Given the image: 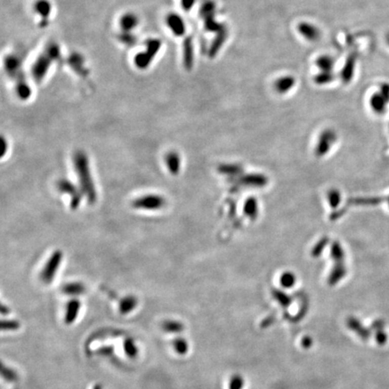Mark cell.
<instances>
[{"mask_svg":"<svg viewBox=\"0 0 389 389\" xmlns=\"http://www.w3.org/2000/svg\"><path fill=\"white\" fill-rule=\"evenodd\" d=\"M164 162L170 174L176 176L179 173L181 170V158L177 151H169L164 157Z\"/></svg>","mask_w":389,"mask_h":389,"instance_id":"10","label":"cell"},{"mask_svg":"<svg viewBox=\"0 0 389 389\" xmlns=\"http://www.w3.org/2000/svg\"><path fill=\"white\" fill-rule=\"evenodd\" d=\"M166 24L176 36H183L186 32V25L181 16L176 13H170L166 17Z\"/></svg>","mask_w":389,"mask_h":389,"instance_id":"7","label":"cell"},{"mask_svg":"<svg viewBox=\"0 0 389 389\" xmlns=\"http://www.w3.org/2000/svg\"><path fill=\"white\" fill-rule=\"evenodd\" d=\"M303 343H304V345H306V343H307L308 346H309V345L311 344V340L309 338H306V339H304Z\"/></svg>","mask_w":389,"mask_h":389,"instance_id":"37","label":"cell"},{"mask_svg":"<svg viewBox=\"0 0 389 389\" xmlns=\"http://www.w3.org/2000/svg\"><path fill=\"white\" fill-rule=\"evenodd\" d=\"M387 101L380 93L373 95L370 98V105L372 109L377 113H384L385 111V105Z\"/></svg>","mask_w":389,"mask_h":389,"instance_id":"19","label":"cell"},{"mask_svg":"<svg viewBox=\"0 0 389 389\" xmlns=\"http://www.w3.org/2000/svg\"><path fill=\"white\" fill-rule=\"evenodd\" d=\"M63 259V253L60 250L53 251V254L50 256L45 267L40 273V279L45 284H50L53 282L56 273L61 266V261Z\"/></svg>","mask_w":389,"mask_h":389,"instance_id":"5","label":"cell"},{"mask_svg":"<svg viewBox=\"0 0 389 389\" xmlns=\"http://www.w3.org/2000/svg\"><path fill=\"white\" fill-rule=\"evenodd\" d=\"M33 8L35 13L42 17V24L45 26V24L48 23L46 21L48 19L50 14L52 13V4L48 0H37L33 5Z\"/></svg>","mask_w":389,"mask_h":389,"instance_id":"16","label":"cell"},{"mask_svg":"<svg viewBox=\"0 0 389 389\" xmlns=\"http://www.w3.org/2000/svg\"><path fill=\"white\" fill-rule=\"evenodd\" d=\"M160 41L150 40L147 44L145 53L143 52L135 57V65L140 69H146L150 64V61L153 59L155 54L160 50Z\"/></svg>","mask_w":389,"mask_h":389,"instance_id":"6","label":"cell"},{"mask_svg":"<svg viewBox=\"0 0 389 389\" xmlns=\"http://www.w3.org/2000/svg\"><path fill=\"white\" fill-rule=\"evenodd\" d=\"M93 389H103V387H102L101 385H98V384H97V385L94 386Z\"/></svg>","mask_w":389,"mask_h":389,"instance_id":"38","label":"cell"},{"mask_svg":"<svg viewBox=\"0 0 389 389\" xmlns=\"http://www.w3.org/2000/svg\"><path fill=\"white\" fill-rule=\"evenodd\" d=\"M181 2V7L185 11H190L191 9L194 7L196 0H180Z\"/></svg>","mask_w":389,"mask_h":389,"instance_id":"32","label":"cell"},{"mask_svg":"<svg viewBox=\"0 0 389 389\" xmlns=\"http://www.w3.org/2000/svg\"><path fill=\"white\" fill-rule=\"evenodd\" d=\"M8 146V143H7V142H6V139H5L4 137H2V157H4L5 153H6V151H7V150H6V147Z\"/></svg>","mask_w":389,"mask_h":389,"instance_id":"35","label":"cell"},{"mask_svg":"<svg viewBox=\"0 0 389 389\" xmlns=\"http://www.w3.org/2000/svg\"><path fill=\"white\" fill-rule=\"evenodd\" d=\"M296 282V277L290 272H286L280 278V283L285 288H290Z\"/></svg>","mask_w":389,"mask_h":389,"instance_id":"27","label":"cell"},{"mask_svg":"<svg viewBox=\"0 0 389 389\" xmlns=\"http://www.w3.org/2000/svg\"><path fill=\"white\" fill-rule=\"evenodd\" d=\"M216 5L213 0H206L199 8V16L203 20L215 16Z\"/></svg>","mask_w":389,"mask_h":389,"instance_id":"18","label":"cell"},{"mask_svg":"<svg viewBox=\"0 0 389 389\" xmlns=\"http://www.w3.org/2000/svg\"><path fill=\"white\" fill-rule=\"evenodd\" d=\"M380 94L384 97L386 101H389V85L383 84L381 86Z\"/></svg>","mask_w":389,"mask_h":389,"instance_id":"33","label":"cell"},{"mask_svg":"<svg viewBox=\"0 0 389 389\" xmlns=\"http://www.w3.org/2000/svg\"><path fill=\"white\" fill-rule=\"evenodd\" d=\"M243 381L240 376H235L231 379L230 389H241L243 387Z\"/></svg>","mask_w":389,"mask_h":389,"instance_id":"29","label":"cell"},{"mask_svg":"<svg viewBox=\"0 0 389 389\" xmlns=\"http://www.w3.org/2000/svg\"><path fill=\"white\" fill-rule=\"evenodd\" d=\"M8 313H9V309L6 307L4 304H2V306H1V314H2L3 316H6V315H8Z\"/></svg>","mask_w":389,"mask_h":389,"instance_id":"36","label":"cell"},{"mask_svg":"<svg viewBox=\"0 0 389 389\" xmlns=\"http://www.w3.org/2000/svg\"><path fill=\"white\" fill-rule=\"evenodd\" d=\"M57 188L62 194H68L70 200V208L71 210H76L81 206V200L83 198V193L81 187H77L69 179L61 178L57 182Z\"/></svg>","mask_w":389,"mask_h":389,"instance_id":"4","label":"cell"},{"mask_svg":"<svg viewBox=\"0 0 389 389\" xmlns=\"http://www.w3.org/2000/svg\"><path fill=\"white\" fill-rule=\"evenodd\" d=\"M60 55V49L55 44L49 45L45 52L38 57L32 67V75L36 81H43L48 73L50 67Z\"/></svg>","mask_w":389,"mask_h":389,"instance_id":"2","label":"cell"},{"mask_svg":"<svg viewBox=\"0 0 389 389\" xmlns=\"http://www.w3.org/2000/svg\"><path fill=\"white\" fill-rule=\"evenodd\" d=\"M356 61L357 54L355 53L349 54L348 58L346 59L344 66H343V68L341 69V72H340L341 81L344 84H348L351 81H353L355 67H356Z\"/></svg>","mask_w":389,"mask_h":389,"instance_id":"8","label":"cell"},{"mask_svg":"<svg viewBox=\"0 0 389 389\" xmlns=\"http://www.w3.org/2000/svg\"><path fill=\"white\" fill-rule=\"evenodd\" d=\"M20 327V323L16 320H3L1 323L2 331H16Z\"/></svg>","mask_w":389,"mask_h":389,"instance_id":"28","label":"cell"},{"mask_svg":"<svg viewBox=\"0 0 389 389\" xmlns=\"http://www.w3.org/2000/svg\"><path fill=\"white\" fill-rule=\"evenodd\" d=\"M316 65L322 71H332L334 68L335 61L329 55H322L316 59Z\"/></svg>","mask_w":389,"mask_h":389,"instance_id":"20","label":"cell"},{"mask_svg":"<svg viewBox=\"0 0 389 389\" xmlns=\"http://www.w3.org/2000/svg\"><path fill=\"white\" fill-rule=\"evenodd\" d=\"M227 37H228V29L226 25L224 24L222 30L216 33V36L212 42V45L208 51V56L210 57L211 59L215 58L218 54L219 51L223 47L225 41L227 40Z\"/></svg>","mask_w":389,"mask_h":389,"instance_id":"11","label":"cell"},{"mask_svg":"<svg viewBox=\"0 0 389 389\" xmlns=\"http://www.w3.org/2000/svg\"><path fill=\"white\" fill-rule=\"evenodd\" d=\"M173 346H174L175 351L180 355L186 354V352L188 351V343L184 338H177L173 341Z\"/></svg>","mask_w":389,"mask_h":389,"instance_id":"26","label":"cell"},{"mask_svg":"<svg viewBox=\"0 0 389 389\" xmlns=\"http://www.w3.org/2000/svg\"><path fill=\"white\" fill-rule=\"evenodd\" d=\"M335 80V75L332 71H321L314 77V82L317 85H325Z\"/></svg>","mask_w":389,"mask_h":389,"instance_id":"23","label":"cell"},{"mask_svg":"<svg viewBox=\"0 0 389 389\" xmlns=\"http://www.w3.org/2000/svg\"><path fill=\"white\" fill-rule=\"evenodd\" d=\"M81 304V301L77 298H72L69 300L66 307V315H65L64 321L67 324H72L77 319V315L80 313Z\"/></svg>","mask_w":389,"mask_h":389,"instance_id":"14","label":"cell"},{"mask_svg":"<svg viewBox=\"0 0 389 389\" xmlns=\"http://www.w3.org/2000/svg\"><path fill=\"white\" fill-rule=\"evenodd\" d=\"M297 30L302 36L311 42L319 40L321 37L319 28H317L314 24H309V23H305V22L300 23L297 25Z\"/></svg>","mask_w":389,"mask_h":389,"instance_id":"12","label":"cell"},{"mask_svg":"<svg viewBox=\"0 0 389 389\" xmlns=\"http://www.w3.org/2000/svg\"><path fill=\"white\" fill-rule=\"evenodd\" d=\"M275 296L276 298L280 301V304H282L283 306H288V304H290V298L283 293L275 291Z\"/></svg>","mask_w":389,"mask_h":389,"instance_id":"30","label":"cell"},{"mask_svg":"<svg viewBox=\"0 0 389 389\" xmlns=\"http://www.w3.org/2000/svg\"><path fill=\"white\" fill-rule=\"evenodd\" d=\"M183 64L185 69L190 70L194 64V46L190 36H187L183 42Z\"/></svg>","mask_w":389,"mask_h":389,"instance_id":"9","label":"cell"},{"mask_svg":"<svg viewBox=\"0 0 389 389\" xmlns=\"http://www.w3.org/2000/svg\"><path fill=\"white\" fill-rule=\"evenodd\" d=\"M137 304L138 300L135 296H126V297H124V298L120 301V304H119V312L121 313L122 315L129 314L130 312H132V311L134 310V308L137 306Z\"/></svg>","mask_w":389,"mask_h":389,"instance_id":"17","label":"cell"},{"mask_svg":"<svg viewBox=\"0 0 389 389\" xmlns=\"http://www.w3.org/2000/svg\"><path fill=\"white\" fill-rule=\"evenodd\" d=\"M166 206V199L161 194H147L134 199L132 207L136 210L159 211Z\"/></svg>","mask_w":389,"mask_h":389,"instance_id":"3","label":"cell"},{"mask_svg":"<svg viewBox=\"0 0 389 389\" xmlns=\"http://www.w3.org/2000/svg\"><path fill=\"white\" fill-rule=\"evenodd\" d=\"M124 348H125V352H126V355L130 357V358H135V357L137 356V346L134 343V340H132L131 338L126 339V340H125Z\"/></svg>","mask_w":389,"mask_h":389,"instance_id":"25","label":"cell"},{"mask_svg":"<svg viewBox=\"0 0 389 389\" xmlns=\"http://www.w3.org/2000/svg\"><path fill=\"white\" fill-rule=\"evenodd\" d=\"M2 375H3V377L6 379H8V380L16 379V373L14 372L11 369H8V368H5V367L2 368Z\"/></svg>","mask_w":389,"mask_h":389,"instance_id":"31","label":"cell"},{"mask_svg":"<svg viewBox=\"0 0 389 389\" xmlns=\"http://www.w3.org/2000/svg\"><path fill=\"white\" fill-rule=\"evenodd\" d=\"M119 24H120L122 33L132 34V31L136 28L139 24V19L136 15H134L133 13H128L122 16Z\"/></svg>","mask_w":389,"mask_h":389,"instance_id":"13","label":"cell"},{"mask_svg":"<svg viewBox=\"0 0 389 389\" xmlns=\"http://www.w3.org/2000/svg\"><path fill=\"white\" fill-rule=\"evenodd\" d=\"M62 291L69 296H79L85 292V286L81 282H71L65 285Z\"/></svg>","mask_w":389,"mask_h":389,"instance_id":"21","label":"cell"},{"mask_svg":"<svg viewBox=\"0 0 389 389\" xmlns=\"http://www.w3.org/2000/svg\"><path fill=\"white\" fill-rule=\"evenodd\" d=\"M73 162L81 191L88 202L93 205L97 201V194L90 171L89 157L85 151L77 150L73 155Z\"/></svg>","mask_w":389,"mask_h":389,"instance_id":"1","label":"cell"},{"mask_svg":"<svg viewBox=\"0 0 389 389\" xmlns=\"http://www.w3.org/2000/svg\"><path fill=\"white\" fill-rule=\"evenodd\" d=\"M295 84H296V79L293 76L288 75V76L279 77L274 83V89L278 93H287L293 89Z\"/></svg>","mask_w":389,"mask_h":389,"instance_id":"15","label":"cell"},{"mask_svg":"<svg viewBox=\"0 0 389 389\" xmlns=\"http://www.w3.org/2000/svg\"><path fill=\"white\" fill-rule=\"evenodd\" d=\"M386 40H387V43H388L389 45V33L387 34V36H386Z\"/></svg>","mask_w":389,"mask_h":389,"instance_id":"39","label":"cell"},{"mask_svg":"<svg viewBox=\"0 0 389 389\" xmlns=\"http://www.w3.org/2000/svg\"><path fill=\"white\" fill-rule=\"evenodd\" d=\"M162 328L170 333H179L184 330V324L178 321L168 320L162 324Z\"/></svg>","mask_w":389,"mask_h":389,"instance_id":"22","label":"cell"},{"mask_svg":"<svg viewBox=\"0 0 389 389\" xmlns=\"http://www.w3.org/2000/svg\"><path fill=\"white\" fill-rule=\"evenodd\" d=\"M339 194H338L337 192H333V191L330 194V202H331L332 206H336L337 204H338L335 201V199H336L337 201H340V196Z\"/></svg>","mask_w":389,"mask_h":389,"instance_id":"34","label":"cell"},{"mask_svg":"<svg viewBox=\"0 0 389 389\" xmlns=\"http://www.w3.org/2000/svg\"><path fill=\"white\" fill-rule=\"evenodd\" d=\"M204 25H205V29L207 30V32L217 33L219 31L222 30V28L224 26V24L218 23L217 21L215 20V16H211V17H208L204 20Z\"/></svg>","mask_w":389,"mask_h":389,"instance_id":"24","label":"cell"}]
</instances>
